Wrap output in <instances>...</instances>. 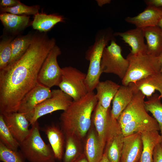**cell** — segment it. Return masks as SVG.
<instances>
[{"instance_id":"obj_1","label":"cell","mask_w":162,"mask_h":162,"mask_svg":"<svg viewBox=\"0 0 162 162\" xmlns=\"http://www.w3.org/2000/svg\"><path fill=\"white\" fill-rule=\"evenodd\" d=\"M56 44L46 33L34 34L22 56L0 70V114L18 112L23 98L38 83L39 71Z\"/></svg>"},{"instance_id":"obj_2","label":"cell","mask_w":162,"mask_h":162,"mask_svg":"<svg viewBox=\"0 0 162 162\" xmlns=\"http://www.w3.org/2000/svg\"><path fill=\"white\" fill-rule=\"evenodd\" d=\"M98 103L93 92L79 100H73L59 118L65 136H74L81 141L85 138L91 127L93 112Z\"/></svg>"},{"instance_id":"obj_3","label":"cell","mask_w":162,"mask_h":162,"mask_svg":"<svg viewBox=\"0 0 162 162\" xmlns=\"http://www.w3.org/2000/svg\"><path fill=\"white\" fill-rule=\"evenodd\" d=\"M113 35L109 29L99 30L95 35L93 44L88 47L86 52V58L89 61L86 79L88 92H93L100 81L99 79L102 73L100 63L103 52L110 41L114 39Z\"/></svg>"},{"instance_id":"obj_4","label":"cell","mask_w":162,"mask_h":162,"mask_svg":"<svg viewBox=\"0 0 162 162\" xmlns=\"http://www.w3.org/2000/svg\"><path fill=\"white\" fill-rule=\"evenodd\" d=\"M28 135L20 143V152L29 162H55L56 159L50 146L42 138L38 121L31 125Z\"/></svg>"},{"instance_id":"obj_5","label":"cell","mask_w":162,"mask_h":162,"mask_svg":"<svg viewBox=\"0 0 162 162\" xmlns=\"http://www.w3.org/2000/svg\"><path fill=\"white\" fill-rule=\"evenodd\" d=\"M126 58L129 66L122 84L127 86L148 76L160 71L161 64L158 56L141 52L133 54L130 53Z\"/></svg>"},{"instance_id":"obj_6","label":"cell","mask_w":162,"mask_h":162,"mask_svg":"<svg viewBox=\"0 0 162 162\" xmlns=\"http://www.w3.org/2000/svg\"><path fill=\"white\" fill-rule=\"evenodd\" d=\"M62 73L58 87L73 100L80 99L88 92L86 82V74L72 66L62 68Z\"/></svg>"},{"instance_id":"obj_7","label":"cell","mask_w":162,"mask_h":162,"mask_svg":"<svg viewBox=\"0 0 162 162\" xmlns=\"http://www.w3.org/2000/svg\"><path fill=\"white\" fill-rule=\"evenodd\" d=\"M103 52L100 63L102 73L113 74L122 80L128 68L129 62L122 54V50L114 39Z\"/></svg>"},{"instance_id":"obj_8","label":"cell","mask_w":162,"mask_h":162,"mask_svg":"<svg viewBox=\"0 0 162 162\" xmlns=\"http://www.w3.org/2000/svg\"><path fill=\"white\" fill-rule=\"evenodd\" d=\"M73 101L72 98L60 89L51 91V96L25 114L32 125L41 117L57 110H65Z\"/></svg>"},{"instance_id":"obj_9","label":"cell","mask_w":162,"mask_h":162,"mask_svg":"<svg viewBox=\"0 0 162 162\" xmlns=\"http://www.w3.org/2000/svg\"><path fill=\"white\" fill-rule=\"evenodd\" d=\"M61 54L60 48L56 45L51 49L39 71L38 83L50 88L53 86H58L62 73L57 59Z\"/></svg>"},{"instance_id":"obj_10","label":"cell","mask_w":162,"mask_h":162,"mask_svg":"<svg viewBox=\"0 0 162 162\" xmlns=\"http://www.w3.org/2000/svg\"><path fill=\"white\" fill-rule=\"evenodd\" d=\"M124 136L117 120L111 115L107 130L104 152L110 162H120Z\"/></svg>"},{"instance_id":"obj_11","label":"cell","mask_w":162,"mask_h":162,"mask_svg":"<svg viewBox=\"0 0 162 162\" xmlns=\"http://www.w3.org/2000/svg\"><path fill=\"white\" fill-rule=\"evenodd\" d=\"M145 96L140 91L135 93L131 101L117 119L121 127L133 121L150 116L145 109Z\"/></svg>"},{"instance_id":"obj_12","label":"cell","mask_w":162,"mask_h":162,"mask_svg":"<svg viewBox=\"0 0 162 162\" xmlns=\"http://www.w3.org/2000/svg\"><path fill=\"white\" fill-rule=\"evenodd\" d=\"M14 137L20 143L28 135L29 122L24 113L18 112L2 114Z\"/></svg>"},{"instance_id":"obj_13","label":"cell","mask_w":162,"mask_h":162,"mask_svg":"<svg viewBox=\"0 0 162 162\" xmlns=\"http://www.w3.org/2000/svg\"><path fill=\"white\" fill-rule=\"evenodd\" d=\"M51 96L50 88L38 83L23 98L18 112L27 114Z\"/></svg>"},{"instance_id":"obj_14","label":"cell","mask_w":162,"mask_h":162,"mask_svg":"<svg viewBox=\"0 0 162 162\" xmlns=\"http://www.w3.org/2000/svg\"><path fill=\"white\" fill-rule=\"evenodd\" d=\"M142 149L140 133H136L124 136L120 162L139 161Z\"/></svg>"},{"instance_id":"obj_15","label":"cell","mask_w":162,"mask_h":162,"mask_svg":"<svg viewBox=\"0 0 162 162\" xmlns=\"http://www.w3.org/2000/svg\"><path fill=\"white\" fill-rule=\"evenodd\" d=\"M162 17V8L147 5L144 10L137 16L125 18L127 22L134 25L136 28L142 29L157 26Z\"/></svg>"},{"instance_id":"obj_16","label":"cell","mask_w":162,"mask_h":162,"mask_svg":"<svg viewBox=\"0 0 162 162\" xmlns=\"http://www.w3.org/2000/svg\"><path fill=\"white\" fill-rule=\"evenodd\" d=\"M133 82L127 86L121 85L112 100L111 113L113 117L117 120L122 112L131 101L135 93Z\"/></svg>"},{"instance_id":"obj_17","label":"cell","mask_w":162,"mask_h":162,"mask_svg":"<svg viewBox=\"0 0 162 162\" xmlns=\"http://www.w3.org/2000/svg\"><path fill=\"white\" fill-rule=\"evenodd\" d=\"M111 110L104 108L98 102L93 111L92 117L99 141L105 148L109 123L111 116Z\"/></svg>"},{"instance_id":"obj_18","label":"cell","mask_w":162,"mask_h":162,"mask_svg":"<svg viewBox=\"0 0 162 162\" xmlns=\"http://www.w3.org/2000/svg\"><path fill=\"white\" fill-rule=\"evenodd\" d=\"M115 36L122 38L124 42L131 47L130 53L135 54L140 52H146L147 45L144 42L142 29L136 28L124 32H116Z\"/></svg>"},{"instance_id":"obj_19","label":"cell","mask_w":162,"mask_h":162,"mask_svg":"<svg viewBox=\"0 0 162 162\" xmlns=\"http://www.w3.org/2000/svg\"><path fill=\"white\" fill-rule=\"evenodd\" d=\"M43 129L47 136L56 159L61 160L65 143V137L63 131L54 124L47 126Z\"/></svg>"},{"instance_id":"obj_20","label":"cell","mask_w":162,"mask_h":162,"mask_svg":"<svg viewBox=\"0 0 162 162\" xmlns=\"http://www.w3.org/2000/svg\"><path fill=\"white\" fill-rule=\"evenodd\" d=\"M86 137L84 153L89 162H99L103 155L104 148L99 141L95 130L91 128Z\"/></svg>"},{"instance_id":"obj_21","label":"cell","mask_w":162,"mask_h":162,"mask_svg":"<svg viewBox=\"0 0 162 162\" xmlns=\"http://www.w3.org/2000/svg\"><path fill=\"white\" fill-rule=\"evenodd\" d=\"M121 128L124 136L136 133L160 130L158 122L151 116L133 121Z\"/></svg>"},{"instance_id":"obj_22","label":"cell","mask_w":162,"mask_h":162,"mask_svg":"<svg viewBox=\"0 0 162 162\" xmlns=\"http://www.w3.org/2000/svg\"><path fill=\"white\" fill-rule=\"evenodd\" d=\"M134 83L136 90L140 91L145 96L149 98L158 91L160 93V97L162 98V73L160 71Z\"/></svg>"},{"instance_id":"obj_23","label":"cell","mask_w":162,"mask_h":162,"mask_svg":"<svg viewBox=\"0 0 162 162\" xmlns=\"http://www.w3.org/2000/svg\"><path fill=\"white\" fill-rule=\"evenodd\" d=\"M120 85L111 80L100 81L95 88L98 102L105 109L110 107V103L118 90Z\"/></svg>"},{"instance_id":"obj_24","label":"cell","mask_w":162,"mask_h":162,"mask_svg":"<svg viewBox=\"0 0 162 162\" xmlns=\"http://www.w3.org/2000/svg\"><path fill=\"white\" fill-rule=\"evenodd\" d=\"M142 29L147 41V53L158 56L162 51V30L158 26Z\"/></svg>"},{"instance_id":"obj_25","label":"cell","mask_w":162,"mask_h":162,"mask_svg":"<svg viewBox=\"0 0 162 162\" xmlns=\"http://www.w3.org/2000/svg\"><path fill=\"white\" fill-rule=\"evenodd\" d=\"M143 149L139 162H153V153L158 143L162 141V136L158 131L145 132L141 133Z\"/></svg>"},{"instance_id":"obj_26","label":"cell","mask_w":162,"mask_h":162,"mask_svg":"<svg viewBox=\"0 0 162 162\" xmlns=\"http://www.w3.org/2000/svg\"><path fill=\"white\" fill-rule=\"evenodd\" d=\"M0 20L7 31L13 34H16L28 26L29 16L26 15H17L4 13L0 14Z\"/></svg>"},{"instance_id":"obj_27","label":"cell","mask_w":162,"mask_h":162,"mask_svg":"<svg viewBox=\"0 0 162 162\" xmlns=\"http://www.w3.org/2000/svg\"><path fill=\"white\" fill-rule=\"evenodd\" d=\"M64 20V18L61 15L38 13L34 15L32 26L34 29L45 32L51 30L57 23Z\"/></svg>"},{"instance_id":"obj_28","label":"cell","mask_w":162,"mask_h":162,"mask_svg":"<svg viewBox=\"0 0 162 162\" xmlns=\"http://www.w3.org/2000/svg\"><path fill=\"white\" fill-rule=\"evenodd\" d=\"M65 137V150L63 156V162H76L83 153L82 141L74 136Z\"/></svg>"},{"instance_id":"obj_29","label":"cell","mask_w":162,"mask_h":162,"mask_svg":"<svg viewBox=\"0 0 162 162\" xmlns=\"http://www.w3.org/2000/svg\"><path fill=\"white\" fill-rule=\"evenodd\" d=\"M33 36L31 34H28L13 40L12 56L8 65L18 60L25 53L32 42Z\"/></svg>"},{"instance_id":"obj_30","label":"cell","mask_w":162,"mask_h":162,"mask_svg":"<svg viewBox=\"0 0 162 162\" xmlns=\"http://www.w3.org/2000/svg\"><path fill=\"white\" fill-rule=\"evenodd\" d=\"M159 95L153 94L145 101L146 111L150 112L158 122L160 127V135L162 136V103Z\"/></svg>"},{"instance_id":"obj_31","label":"cell","mask_w":162,"mask_h":162,"mask_svg":"<svg viewBox=\"0 0 162 162\" xmlns=\"http://www.w3.org/2000/svg\"><path fill=\"white\" fill-rule=\"evenodd\" d=\"M0 142L8 148L17 151L20 143L14 137L7 126L2 115L0 114Z\"/></svg>"},{"instance_id":"obj_32","label":"cell","mask_w":162,"mask_h":162,"mask_svg":"<svg viewBox=\"0 0 162 162\" xmlns=\"http://www.w3.org/2000/svg\"><path fill=\"white\" fill-rule=\"evenodd\" d=\"M12 37H4L0 42V70L9 64L12 56Z\"/></svg>"},{"instance_id":"obj_33","label":"cell","mask_w":162,"mask_h":162,"mask_svg":"<svg viewBox=\"0 0 162 162\" xmlns=\"http://www.w3.org/2000/svg\"><path fill=\"white\" fill-rule=\"evenodd\" d=\"M40 6L35 5L28 6L21 3L20 4L11 8L0 7L2 13H8L17 15H35L39 13Z\"/></svg>"},{"instance_id":"obj_34","label":"cell","mask_w":162,"mask_h":162,"mask_svg":"<svg viewBox=\"0 0 162 162\" xmlns=\"http://www.w3.org/2000/svg\"><path fill=\"white\" fill-rule=\"evenodd\" d=\"M21 152L12 150L0 142V160L3 162H24Z\"/></svg>"},{"instance_id":"obj_35","label":"cell","mask_w":162,"mask_h":162,"mask_svg":"<svg viewBox=\"0 0 162 162\" xmlns=\"http://www.w3.org/2000/svg\"><path fill=\"white\" fill-rule=\"evenodd\" d=\"M153 162H162V141L158 143L154 148Z\"/></svg>"},{"instance_id":"obj_36","label":"cell","mask_w":162,"mask_h":162,"mask_svg":"<svg viewBox=\"0 0 162 162\" xmlns=\"http://www.w3.org/2000/svg\"><path fill=\"white\" fill-rule=\"evenodd\" d=\"M17 0H1L0 1V7L3 8H11L21 3Z\"/></svg>"},{"instance_id":"obj_37","label":"cell","mask_w":162,"mask_h":162,"mask_svg":"<svg viewBox=\"0 0 162 162\" xmlns=\"http://www.w3.org/2000/svg\"><path fill=\"white\" fill-rule=\"evenodd\" d=\"M144 2L147 5L162 8V0H145Z\"/></svg>"},{"instance_id":"obj_38","label":"cell","mask_w":162,"mask_h":162,"mask_svg":"<svg viewBox=\"0 0 162 162\" xmlns=\"http://www.w3.org/2000/svg\"><path fill=\"white\" fill-rule=\"evenodd\" d=\"M76 162H89L84 153L80 157Z\"/></svg>"},{"instance_id":"obj_39","label":"cell","mask_w":162,"mask_h":162,"mask_svg":"<svg viewBox=\"0 0 162 162\" xmlns=\"http://www.w3.org/2000/svg\"><path fill=\"white\" fill-rule=\"evenodd\" d=\"M97 1L98 4L100 6H102L106 4H109L111 2V1L110 0H98Z\"/></svg>"},{"instance_id":"obj_40","label":"cell","mask_w":162,"mask_h":162,"mask_svg":"<svg viewBox=\"0 0 162 162\" xmlns=\"http://www.w3.org/2000/svg\"><path fill=\"white\" fill-rule=\"evenodd\" d=\"M99 162H110L108 159L106 154L104 153L103 155Z\"/></svg>"},{"instance_id":"obj_41","label":"cell","mask_w":162,"mask_h":162,"mask_svg":"<svg viewBox=\"0 0 162 162\" xmlns=\"http://www.w3.org/2000/svg\"><path fill=\"white\" fill-rule=\"evenodd\" d=\"M158 58L161 64V69L160 72L162 73V51L159 55Z\"/></svg>"},{"instance_id":"obj_42","label":"cell","mask_w":162,"mask_h":162,"mask_svg":"<svg viewBox=\"0 0 162 162\" xmlns=\"http://www.w3.org/2000/svg\"><path fill=\"white\" fill-rule=\"evenodd\" d=\"M157 26L162 30V17L159 20Z\"/></svg>"},{"instance_id":"obj_43","label":"cell","mask_w":162,"mask_h":162,"mask_svg":"<svg viewBox=\"0 0 162 162\" xmlns=\"http://www.w3.org/2000/svg\"><path fill=\"white\" fill-rule=\"evenodd\" d=\"M139 162V161H138V162Z\"/></svg>"}]
</instances>
